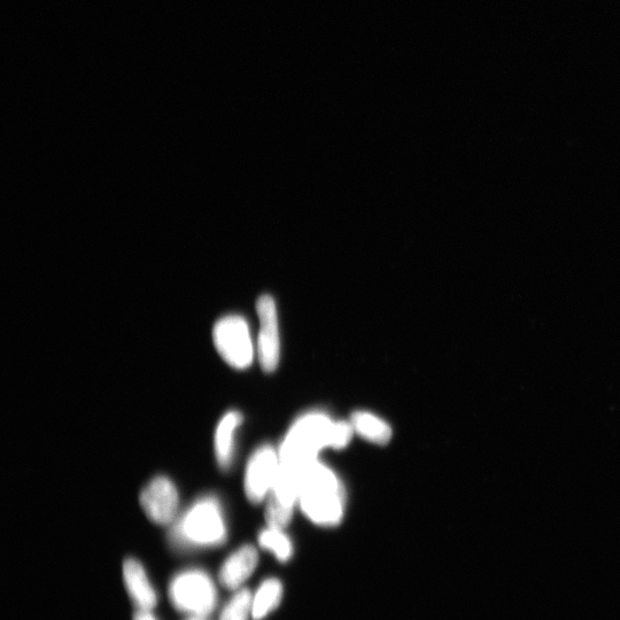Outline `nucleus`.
Listing matches in <instances>:
<instances>
[{
  "label": "nucleus",
  "mask_w": 620,
  "mask_h": 620,
  "mask_svg": "<svg viewBox=\"0 0 620 620\" xmlns=\"http://www.w3.org/2000/svg\"><path fill=\"white\" fill-rule=\"evenodd\" d=\"M354 433L351 422L335 421L320 412L302 415L286 433L279 447V460L283 464L308 467L319 461V454L325 448H346Z\"/></svg>",
  "instance_id": "nucleus-1"
},
{
  "label": "nucleus",
  "mask_w": 620,
  "mask_h": 620,
  "mask_svg": "<svg viewBox=\"0 0 620 620\" xmlns=\"http://www.w3.org/2000/svg\"><path fill=\"white\" fill-rule=\"evenodd\" d=\"M298 506L315 525L333 527L343 521L345 488L328 465L314 462L302 477Z\"/></svg>",
  "instance_id": "nucleus-2"
},
{
  "label": "nucleus",
  "mask_w": 620,
  "mask_h": 620,
  "mask_svg": "<svg viewBox=\"0 0 620 620\" xmlns=\"http://www.w3.org/2000/svg\"><path fill=\"white\" fill-rule=\"evenodd\" d=\"M213 340L217 352L230 367L244 370L252 366L254 346L250 327L244 317L230 315L217 321Z\"/></svg>",
  "instance_id": "nucleus-5"
},
{
  "label": "nucleus",
  "mask_w": 620,
  "mask_h": 620,
  "mask_svg": "<svg viewBox=\"0 0 620 620\" xmlns=\"http://www.w3.org/2000/svg\"><path fill=\"white\" fill-rule=\"evenodd\" d=\"M123 578L130 598L139 610L151 611L157 606V593L141 563L134 558L124 561Z\"/></svg>",
  "instance_id": "nucleus-9"
},
{
  "label": "nucleus",
  "mask_w": 620,
  "mask_h": 620,
  "mask_svg": "<svg viewBox=\"0 0 620 620\" xmlns=\"http://www.w3.org/2000/svg\"><path fill=\"white\" fill-rule=\"evenodd\" d=\"M259 563L257 549L246 545L231 554L220 570L221 584L228 589H238L252 576Z\"/></svg>",
  "instance_id": "nucleus-10"
},
{
  "label": "nucleus",
  "mask_w": 620,
  "mask_h": 620,
  "mask_svg": "<svg viewBox=\"0 0 620 620\" xmlns=\"http://www.w3.org/2000/svg\"><path fill=\"white\" fill-rule=\"evenodd\" d=\"M134 620H157L151 614V611L139 610Z\"/></svg>",
  "instance_id": "nucleus-16"
},
{
  "label": "nucleus",
  "mask_w": 620,
  "mask_h": 620,
  "mask_svg": "<svg viewBox=\"0 0 620 620\" xmlns=\"http://www.w3.org/2000/svg\"><path fill=\"white\" fill-rule=\"evenodd\" d=\"M139 502L147 517L154 524L169 525L177 515L180 496L177 488L167 477H157L151 480L139 496Z\"/></svg>",
  "instance_id": "nucleus-8"
},
{
  "label": "nucleus",
  "mask_w": 620,
  "mask_h": 620,
  "mask_svg": "<svg viewBox=\"0 0 620 620\" xmlns=\"http://www.w3.org/2000/svg\"><path fill=\"white\" fill-rule=\"evenodd\" d=\"M169 598L184 614L203 618L212 614L217 603V591L211 577L201 570L178 573L169 585Z\"/></svg>",
  "instance_id": "nucleus-4"
},
{
  "label": "nucleus",
  "mask_w": 620,
  "mask_h": 620,
  "mask_svg": "<svg viewBox=\"0 0 620 620\" xmlns=\"http://www.w3.org/2000/svg\"><path fill=\"white\" fill-rule=\"evenodd\" d=\"M351 424L355 433L372 444L387 445L393 436L390 424L369 412H355L351 417Z\"/></svg>",
  "instance_id": "nucleus-12"
},
{
  "label": "nucleus",
  "mask_w": 620,
  "mask_h": 620,
  "mask_svg": "<svg viewBox=\"0 0 620 620\" xmlns=\"http://www.w3.org/2000/svg\"><path fill=\"white\" fill-rule=\"evenodd\" d=\"M190 620H201V618H193V619H190Z\"/></svg>",
  "instance_id": "nucleus-17"
},
{
  "label": "nucleus",
  "mask_w": 620,
  "mask_h": 620,
  "mask_svg": "<svg viewBox=\"0 0 620 620\" xmlns=\"http://www.w3.org/2000/svg\"><path fill=\"white\" fill-rule=\"evenodd\" d=\"M279 464V453L273 446L263 445L255 449L247 462L244 478L248 500L257 505L269 498L276 482Z\"/></svg>",
  "instance_id": "nucleus-6"
},
{
  "label": "nucleus",
  "mask_w": 620,
  "mask_h": 620,
  "mask_svg": "<svg viewBox=\"0 0 620 620\" xmlns=\"http://www.w3.org/2000/svg\"><path fill=\"white\" fill-rule=\"evenodd\" d=\"M260 320L258 339V359L265 372L277 369L281 359V339H279L277 308L273 298L265 294L257 302Z\"/></svg>",
  "instance_id": "nucleus-7"
},
{
  "label": "nucleus",
  "mask_w": 620,
  "mask_h": 620,
  "mask_svg": "<svg viewBox=\"0 0 620 620\" xmlns=\"http://www.w3.org/2000/svg\"><path fill=\"white\" fill-rule=\"evenodd\" d=\"M283 585L276 578H270L260 585L252 599V617L261 620L271 614L281 603Z\"/></svg>",
  "instance_id": "nucleus-13"
},
{
  "label": "nucleus",
  "mask_w": 620,
  "mask_h": 620,
  "mask_svg": "<svg viewBox=\"0 0 620 620\" xmlns=\"http://www.w3.org/2000/svg\"><path fill=\"white\" fill-rule=\"evenodd\" d=\"M243 423V415L231 410L217 424L214 437L216 461L220 468L226 470L234 459L236 431Z\"/></svg>",
  "instance_id": "nucleus-11"
},
{
  "label": "nucleus",
  "mask_w": 620,
  "mask_h": 620,
  "mask_svg": "<svg viewBox=\"0 0 620 620\" xmlns=\"http://www.w3.org/2000/svg\"><path fill=\"white\" fill-rule=\"evenodd\" d=\"M259 545L273 553L278 561L288 562L293 555L291 539L286 536L284 530L268 526L259 534Z\"/></svg>",
  "instance_id": "nucleus-14"
},
{
  "label": "nucleus",
  "mask_w": 620,
  "mask_h": 620,
  "mask_svg": "<svg viewBox=\"0 0 620 620\" xmlns=\"http://www.w3.org/2000/svg\"><path fill=\"white\" fill-rule=\"evenodd\" d=\"M252 599L247 589L238 591L222 610L220 620H248L252 616Z\"/></svg>",
  "instance_id": "nucleus-15"
},
{
  "label": "nucleus",
  "mask_w": 620,
  "mask_h": 620,
  "mask_svg": "<svg viewBox=\"0 0 620 620\" xmlns=\"http://www.w3.org/2000/svg\"><path fill=\"white\" fill-rule=\"evenodd\" d=\"M173 537L186 547L222 545L227 539V525L219 500L206 496L193 503L174 527Z\"/></svg>",
  "instance_id": "nucleus-3"
}]
</instances>
